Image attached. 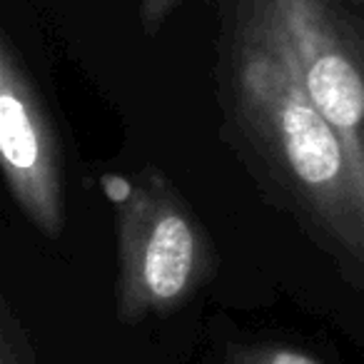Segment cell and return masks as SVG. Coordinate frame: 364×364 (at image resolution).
<instances>
[{"label":"cell","mask_w":364,"mask_h":364,"mask_svg":"<svg viewBox=\"0 0 364 364\" xmlns=\"http://www.w3.org/2000/svg\"><path fill=\"white\" fill-rule=\"evenodd\" d=\"M220 82L259 177L364 292V177L309 102L262 0H225Z\"/></svg>","instance_id":"obj_1"},{"label":"cell","mask_w":364,"mask_h":364,"mask_svg":"<svg viewBox=\"0 0 364 364\" xmlns=\"http://www.w3.org/2000/svg\"><path fill=\"white\" fill-rule=\"evenodd\" d=\"M115 205L117 319L137 324L180 309L213 274L200 220L155 170L137 180L105 177Z\"/></svg>","instance_id":"obj_2"},{"label":"cell","mask_w":364,"mask_h":364,"mask_svg":"<svg viewBox=\"0 0 364 364\" xmlns=\"http://www.w3.org/2000/svg\"><path fill=\"white\" fill-rule=\"evenodd\" d=\"M292 70L364 177V26L347 0H262Z\"/></svg>","instance_id":"obj_3"},{"label":"cell","mask_w":364,"mask_h":364,"mask_svg":"<svg viewBox=\"0 0 364 364\" xmlns=\"http://www.w3.org/2000/svg\"><path fill=\"white\" fill-rule=\"evenodd\" d=\"M0 157L21 213L46 237L65 230V167L48 110L11 36L0 41Z\"/></svg>","instance_id":"obj_4"},{"label":"cell","mask_w":364,"mask_h":364,"mask_svg":"<svg viewBox=\"0 0 364 364\" xmlns=\"http://www.w3.org/2000/svg\"><path fill=\"white\" fill-rule=\"evenodd\" d=\"M225 364H322L312 354L287 344H255V347L232 349Z\"/></svg>","instance_id":"obj_5"},{"label":"cell","mask_w":364,"mask_h":364,"mask_svg":"<svg viewBox=\"0 0 364 364\" xmlns=\"http://www.w3.org/2000/svg\"><path fill=\"white\" fill-rule=\"evenodd\" d=\"M0 364H31L23 347V334L11 324V317H3V334H0Z\"/></svg>","instance_id":"obj_6"},{"label":"cell","mask_w":364,"mask_h":364,"mask_svg":"<svg viewBox=\"0 0 364 364\" xmlns=\"http://www.w3.org/2000/svg\"><path fill=\"white\" fill-rule=\"evenodd\" d=\"M135 3H137V11H140V21H142V26H145V31L155 33L157 28L172 16V11H175L180 3H185V0H135Z\"/></svg>","instance_id":"obj_7"}]
</instances>
